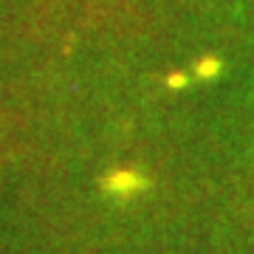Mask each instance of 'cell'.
Returning a JSON list of instances; mask_svg holds the SVG:
<instances>
[{
    "label": "cell",
    "mask_w": 254,
    "mask_h": 254,
    "mask_svg": "<svg viewBox=\"0 0 254 254\" xmlns=\"http://www.w3.org/2000/svg\"><path fill=\"white\" fill-rule=\"evenodd\" d=\"M147 187V178L136 170H116L105 178V190L119 195V198H130V195H138V192Z\"/></svg>",
    "instance_id": "cell-1"
},
{
    "label": "cell",
    "mask_w": 254,
    "mask_h": 254,
    "mask_svg": "<svg viewBox=\"0 0 254 254\" xmlns=\"http://www.w3.org/2000/svg\"><path fill=\"white\" fill-rule=\"evenodd\" d=\"M220 60L218 57H203L200 63H195V76H200V79H215L220 73Z\"/></svg>",
    "instance_id": "cell-2"
},
{
    "label": "cell",
    "mask_w": 254,
    "mask_h": 254,
    "mask_svg": "<svg viewBox=\"0 0 254 254\" xmlns=\"http://www.w3.org/2000/svg\"><path fill=\"white\" fill-rule=\"evenodd\" d=\"M187 79H190L187 73H173V76H167V85H170V88H184Z\"/></svg>",
    "instance_id": "cell-3"
}]
</instances>
